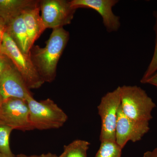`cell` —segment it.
I'll list each match as a JSON object with an SVG mask.
<instances>
[{
	"mask_svg": "<svg viewBox=\"0 0 157 157\" xmlns=\"http://www.w3.org/2000/svg\"><path fill=\"white\" fill-rule=\"evenodd\" d=\"M90 144L82 140H73L64 147V150L58 157H87V152Z\"/></svg>",
	"mask_w": 157,
	"mask_h": 157,
	"instance_id": "14",
	"label": "cell"
},
{
	"mask_svg": "<svg viewBox=\"0 0 157 157\" xmlns=\"http://www.w3.org/2000/svg\"><path fill=\"white\" fill-rule=\"evenodd\" d=\"M154 16L155 18V23L154 26V30L155 33V45L154 52L150 63L143 77L140 80V82L142 83H145V81L157 72V11L154 12Z\"/></svg>",
	"mask_w": 157,
	"mask_h": 157,
	"instance_id": "17",
	"label": "cell"
},
{
	"mask_svg": "<svg viewBox=\"0 0 157 157\" xmlns=\"http://www.w3.org/2000/svg\"><path fill=\"white\" fill-rule=\"evenodd\" d=\"M121 104V86L109 92L101 98L98 106L101 121V141H115V132L118 112Z\"/></svg>",
	"mask_w": 157,
	"mask_h": 157,
	"instance_id": "5",
	"label": "cell"
},
{
	"mask_svg": "<svg viewBox=\"0 0 157 157\" xmlns=\"http://www.w3.org/2000/svg\"><path fill=\"white\" fill-rule=\"evenodd\" d=\"M16 157H20L18 155H17L16 156Z\"/></svg>",
	"mask_w": 157,
	"mask_h": 157,
	"instance_id": "25",
	"label": "cell"
},
{
	"mask_svg": "<svg viewBox=\"0 0 157 157\" xmlns=\"http://www.w3.org/2000/svg\"><path fill=\"white\" fill-rule=\"evenodd\" d=\"M12 64L10 59L0 52V75Z\"/></svg>",
	"mask_w": 157,
	"mask_h": 157,
	"instance_id": "18",
	"label": "cell"
},
{
	"mask_svg": "<svg viewBox=\"0 0 157 157\" xmlns=\"http://www.w3.org/2000/svg\"><path fill=\"white\" fill-rule=\"evenodd\" d=\"M122 149L116 141H101L100 148L95 157H121Z\"/></svg>",
	"mask_w": 157,
	"mask_h": 157,
	"instance_id": "16",
	"label": "cell"
},
{
	"mask_svg": "<svg viewBox=\"0 0 157 157\" xmlns=\"http://www.w3.org/2000/svg\"><path fill=\"white\" fill-rule=\"evenodd\" d=\"M40 1L0 0V19L7 25L25 10L40 5Z\"/></svg>",
	"mask_w": 157,
	"mask_h": 157,
	"instance_id": "11",
	"label": "cell"
},
{
	"mask_svg": "<svg viewBox=\"0 0 157 157\" xmlns=\"http://www.w3.org/2000/svg\"><path fill=\"white\" fill-rule=\"evenodd\" d=\"M3 102V98H2V96L0 94V110H1V107H2V104Z\"/></svg>",
	"mask_w": 157,
	"mask_h": 157,
	"instance_id": "23",
	"label": "cell"
},
{
	"mask_svg": "<svg viewBox=\"0 0 157 157\" xmlns=\"http://www.w3.org/2000/svg\"><path fill=\"white\" fill-rule=\"evenodd\" d=\"M63 28L54 29L44 48L38 45L31 48L30 57L44 82H52L56 76L57 65L69 39Z\"/></svg>",
	"mask_w": 157,
	"mask_h": 157,
	"instance_id": "1",
	"label": "cell"
},
{
	"mask_svg": "<svg viewBox=\"0 0 157 157\" xmlns=\"http://www.w3.org/2000/svg\"><path fill=\"white\" fill-rule=\"evenodd\" d=\"M6 25L2 20L0 19V49L2 42L3 37L6 32Z\"/></svg>",
	"mask_w": 157,
	"mask_h": 157,
	"instance_id": "19",
	"label": "cell"
},
{
	"mask_svg": "<svg viewBox=\"0 0 157 157\" xmlns=\"http://www.w3.org/2000/svg\"><path fill=\"white\" fill-rule=\"evenodd\" d=\"M40 8L45 28L53 29L70 24L76 10L65 0L40 1Z\"/></svg>",
	"mask_w": 157,
	"mask_h": 157,
	"instance_id": "7",
	"label": "cell"
},
{
	"mask_svg": "<svg viewBox=\"0 0 157 157\" xmlns=\"http://www.w3.org/2000/svg\"><path fill=\"white\" fill-rule=\"evenodd\" d=\"M0 52L12 62L29 89H36L44 83L32 61L30 56L24 54L6 32L4 34Z\"/></svg>",
	"mask_w": 157,
	"mask_h": 157,
	"instance_id": "4",
	"label": "cell"
},
{
	"mask_svg": "<svg viewBox=\"0 0 157 157\" xmlns=\"http://www.w3.org/2000/svg\"><path fill=\"white\" fill-rule=\"evenodd\" d=\"M6 32L13 39L23 53L30 56L31 48L33 46L31 45L22 14L7 25Z\"/></svg>",
	"mask_w": 157,
	"mask_h": 157,
	"instance_id": "12",
	"label": "cell"
},
{
	"mask_svg": "<svg viewBox=\"0 0 157 157\" xmlns=\"http://www.w3.org/2000/svg\"><path fill=\"white\" fill-rule=\"evenodd\" d=\"M150 130L147 122L136 121L125 115L121 106L118 112L115 132V141L123 148L129 141H139Z\"/></svg>",
	"mask_w": 157,
	"mask_h": 157,
	"instance_id": "8",
	"label": "cell"
},
{
	"mask_svg": "<svg viewBox=\"0 0 157 157\" xmlns=\"http://www.w3.org/2000/svg\"><path fill=\"white\" fill-rule=\"evenodd\" d=\"M144 83L151 84L157 87V72L148 78Z\"/></svg>",
	"mask_w": 157,
	"mask_h": 157,
	"instance_id": "21",
	"label": "cell"
},
{
	"mask_svg": "<svg viewBox=\"0 0 157 157\" xmlns=\"http://www.w3.org/2000/svg\"><path fill=\"white\" fill-rule=\"evenodd\" d=\"M20 157H58L56 155L53 154L51 153H48L47 154H42L40 155H27L23 154L18 155Z\"/></svg>",
	"mask_w": 157,
	"mask_h": 157,
	"instance_id": "20",
	"label": "cell"
},
{
	"mask_svg": "<svg viewBox=\"0 0 157 157\" xmlns=\"http://www.w3.org/2000/svg\"><path fill=\"white\" fill-rule=\"evenodd\" d=\"M29 111V121L33 129L39 130L59 128L68 120V116L52 100L38 101L32 95L26 99Z\"/></svg>",
	"mask_w": 157,
	"mask_h": 157,
	"instance_id": "2",
	"label": "cell"
},
{
	"mask_svg": "<svg viewBox=\"0 0 157 157\" xmlns=\"http://www.w3.org/2000/svg\"><path fill=\"white\" fill-rule=\"evenodd\" d=\"M0 94L3 101L10 98L25 100L31 95L20 73L12 63L0 75Z\"/></svg>",
	"mask_w": 157,
	"mask_h": 157,
	"instance_id": "9",
	"label": "cell"
},
{
	"mask_svg": "<svg viewBox=\"0 0 157 157\" xmlns=\"http://www.w3.org/2000/svg\"><path fill=\"white\" fill-rule=\"evenodd\" d=\"M13 129L0 123V153L5 157H16L10 148V136Z\"/></svg>",
	"mask_w": 157,
	"mask_h": 157,
	"instance_id": "15",
	"label": "cell"
},
{
	"mask_svg": "<svg viewBox=\"0 0 157 157\" xmlns=\"http://www.w3.org/2000/svg\"><path fill=\"white\" fill-rule=\"evenodd\" d=\"M118 2L117 0H72L70 4L76 9L86 8L97 11L102 17L107 32L111 33L116 32L120 27V17L112 11L113 8Z\"/></svg>",
	"mask_w": 157,
	"mask_h": 157,
	"instance_id": "10",
	"label": "cell"
},
{
	"mask_svg": "<svg viewBox=\"0 0 157 157\" xmlns=\"http://www.w3.org/2000/svg\"><path fill=\"white\" fill-rule=\"evenodd\" d=\"M121 108L127 117L136 121L149 122L156 104L146 91L137 86H121Z\"/></svg>",
	"mask_w": 157,
	"mask_h": 157,
	"instance_id": "3",
	"label": "cell"
},
{
	"mask_svg": "<svg viewBox=\"0 0 157 157\" xmlns=\"http://www.w3.org/2000/svg\"><path fill=\"white\" fill-rule=\"evenodd\" d=\"M143 157H157V147L152 151L145 152L144 154Z\"/></svg>",
	"mask_w": 157,
	"mask_h": 157,
	"instance_id": "22",
	"label": "cell"
},
{
	"mask_svg": "<svg viewBox=\"0 0 157 157\" xmlns=\"http://www.w3.org/2000/svg\"><path fill=\"white\" fill-rule=\"evenodd\" d=\"M0 123L11 127L13 130L22 132L33 130L26 101L15 98L3 101L0 110Z\"/></svg>",
	"mask_w": 157,
	"mask_h": 157,
	"instance_id": "6",
	"label": "cell"
},
{
	"mask_svg": "<svg viewBox=\"0 0 157 157\" xmlns=\"http://www.w3.org/2000/svg\"><path fill=\"white\" fill-rule=\"evenodd\" d=\"M0 157H5L2 153H0Z\"/></svg>",
	"mask_w": 157,
	"mask_h": 157,
	"instance_id": "24",
	"label": "cell"
},
{
	"mask_svg": "<svg viewBox=\"0 0 157 157\" xmlns=\"http://www.w3.org/2000/svg\"><path fill=\"white\" fill-rule=\"evenodd\" d=\"M40 5L25 10L23 13V17L27 30L31 45L33 46L34 42L39 39L46 29L43 21L39 14Z\"/></svg>",
	"mask_w": 157,
	"mask_h": 157,
	"instance_id": "13",
	"label": "cell"
}]
</instances>
